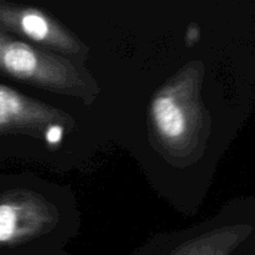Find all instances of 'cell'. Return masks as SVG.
<instances>
[{"instance_id":"7a4b0ae2","label":"cell","mask_w":255,"mask_h":255,"mask_svg":"<svg viewBox=\"0 0 255 255\" xmlns=\"http://www.w3.org/2000/svg\"><path fill=\"white\" fill-rule=\"evenodd\" d=\"M0 30L20 35L47 51L74 56L86 54V47L69 30L34 7L0 2Z\"/></svg>"},{"instance_id":"277c9868","label":"cell","mask_w":255,"mask_h":255,"mask_svg":"<svg viewBox=\"0 0 255 255\" xmlns=\"http://www.w3.org/2000/svg\"><path fill=\"white\" fill-rule=\"evenodd\" d=\"M54 222L46 204L29 194H0V248L32 238Z\"/></svg>"},{"instance_id":"52a82bcc","label":"cell","mask_w":255,"mask_h":255,"mask_svg":"<svg viewBox=\"0 0 255 255\" xmlns=\"http://www.w3.org/2000/svg\"><path fill=\"white\" fill-rule=\"evenodd\" d=\"M193 27H194V29H192V26H191L188 30H187L186 41H187V44H188V45H189V41H192V42L198 41L199 29H198V26H196V25H193Z\"/></svg>"},{"instance_id":"5b68a950","label":"cell","mask_w":255,"mask_h":255,"mask_svg":"<svg viewBox=\"0 0 255 255\" xmlns=\"http://www.w3.org/2000/svg\"><path fill=\"white\" fill-rule=\"evenodd\" d=\"M66 121V116L52 107L0 85V133L37 132L42 136L49 125Z\"/></svg>"},{"instance_id":"6da1fadb","label":"cell","mask_w":255,"mask_h":255,"mask_svg":"<svg viewBox=\"0 0 255 255\" xmlns=\"http://www.w3.org/2000/svg\"><path fill=\"white\" fill-rule=\"evenodd\" d=\"M0 74L50 91L86 99L91 81L72 62L0 30Z\"/></svg>"},{"instance_id":"8992f818","label":"cell","mask_w":255,"mask_h":255,"mask_svg":"<svg viewBox=\"0 0 255 255\" xmlns=\"http://www.w3.org/2000/svg\"><path fill=\"white\" fill-rule=\"evenodd\" d=\"M65 134L64 124H51L45 128L42 137L49 146H57L62 142Z\"/></svg>"},{"instance_id":"3957f363","label":"cell","mask_w":255,"mask_h":255,"mask_svg":"<svg viewBox=\"0 0 255 255\" xmlns=\"http://www.w3.org/2000/svg\"><path fill=\"white\" fill-rule=\"evenodd\" d=\"M149 117L157 137L168 148H184L197 133V105L182 99L177 90H163L156 95Z\"/></svg>"}]
</instances>
